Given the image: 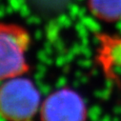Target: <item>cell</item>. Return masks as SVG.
Returning a JSON list of instances; mask_svg holds the SVG:
<instances>
[{
	"label": "cell",
	"mask_w": 121,
	"mask_h": 121,
	"mask_svg": "<svg viewBox=\"0 0 121 121\" xmlns=\"http://www.w3.org/2000/svg\"><path fill=\"white\" fill-rule=\"evenodd\" d=\"M40 100L34 82L22 75L0 84V116L6 120H31L40 110Z\"/></svg>",
	"instance_id": "cell-1"
},
{
	"label": "cell",
	"mask_w": 121,
	"mask_h": 121,
	"mask_svg": "<svg viewBox=\"0 0 121 121\" xmlns=\"http://www.w3.org/2000/svg\"><path fill=\"white\" fill-rule=\"evenodd\" d=\"M30 45L31 36L24 27L0 21V82L28 73Z\"/></svg>",
	"instance_id": "cell-2"
},
{
	"label": "cell",
	"mask_w": 121,
	"mask_h": 121,
	"mask_svg": "<svg viewBox=\"0 0 121 121\" xmlns=\"http://www.w3.org/2000/svg\"><path fill=\"white\" fill-rule=\"evenodd\" d=\"M40 116L44 120H84L87 109L83 99L74 91L62 89L51 94L40 106Z\"/></svg>",
	"instance_id": "cell-3"
},
{
	"label": "cell",
	"mask_w": 121,
	"mask_h": 121,
	"mask_svg": "<svg viewBox=\"0 0 121 121\" xmlns=\"http://www.w3.org/2000/svg\"><path fill=\"white\" fill-rule=\"evenodd\" d=\"M88 6L91 13L104 22L121 20V0H88Z\"/></svg>",
	"instance_id": "cell-4"
}]
</instances>
